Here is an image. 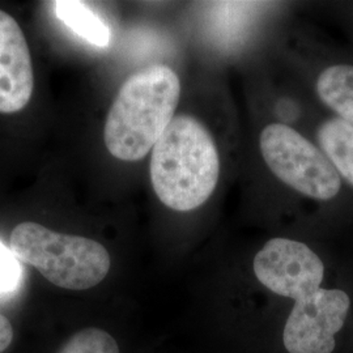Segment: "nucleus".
<instances>
[{"label": "nucleus", "instance_id": "1", "mask_svg": "<svg viewBox=\"0 0 353 353\" xmlns=\"http://www.w3.org/2000/svg\"><path fill=\"white\" fill-rule=\"evenodd\" d=\"M220 176V156L211 132L196 118H173L152 150L151 181L166 207L188 212L210 199Z\"/></svg>", "mask_w": 353, "mask_h": 353}, {"label": "nucleus", "instance_id": "2", "mask_svg": "<svg viewBox=\"0 0 353 353\" xmlns=\"http://www.w3.org/2000/svg\"><path fill=\"white\" fill-rule=\"evenodd\" d=\"M179 97V77L168 65L156 64L130 76L106 117L108 151L122 161L144 159L173 121Z\"/></svg>", "mask_w": 353, "mask_h": 353}, {"label": "nucleus", "instance_id": "3", "mask_svg": "<svg viewBox=\"0 0 353 353\" xmlns=\"http://www.w3.org/2000/svg\"><path fill=\"white\" fill-rule=\"evenodd\" d=\"M10 249L21 263L63 290H85L109 274L112 259L97 241L62 234L37 223H21L11 233Z\"/></svg>", "mask_w": 353, "mask_h": 353}, {"label": "nucleus", "instance_id": "4", "mask_svg": "<svg viewBox=\"0 0 353 353\" xmlns=\"http://www.w3.org/2000/svg\"><path fill=\"white\" fill-rule=\"evenodd\" d=\"M259 144L265 164L287 186L318 201L339 194L341 176L325 153L299 131L271 123L261 132Z\"/></svg>", "mask_w": 353, "mask_h": 353}, {"label": "nucleus", "instance_id": "5", "mask_svg": "<svg viewBox=\"0 0 353 353\" xmlns=\"http://www.w3.org/2000/svg\"><path fill=\"white\" fill-rule=\"evenodd\" d=\"M351 300L341 290H319L294 301L283 332L290 353H331L344 326Z\"/></svg>", "mask_w": 353, "mask_h": 353}, {"label": "nucleus", "instance_id": "6", "mask_svg": "<svg viewBox=\"0 0 353 353\" xmlns=\"http://www.w3.org/2000/svg\"><path fill=\"white\" fill-rule=\"evenodd\" d=\"M252 270L267 290L299 300L321 288L325 265L309 246L299 241L272 239L254 258Z\"/></svg>", "mask_w": 353, "mask_h": 353}, {"label": "nucleus", "instance_id": "7", "mask_svg": "<svg viewBox=\"0 0 353 353\" xmlns=\"http://www.w3.org/2000/svg\"><path fill=\"white\" fill-rule=\"evenodd\" d=\"M34 76L26 36L11 14L0 11V113L23 110L30 101Z\"/></svg>", "mask_w": 353, "mask_h": 353}, {"label": "nucleus", "instance_id": "8", "mask_svg": "<svg viewBox=\"0 0 353 353\" xmlns=\"http://www.w3.org/2000/svg\"><path fill=\"white\" fill-rule=\"evenodd\" d=\"M321 150L328 161L353 186V126L341 118L323 122L316 132Z\"/></svg>", "mask_w": 353, "mask_h": 353}, {"label": "nucleus", "instance_id": "9", "mask_svg": "<svg viewBox=\"0 0 353 353\" xmlns=\"http://www.w3.org/2000/svg\"><path fill=\"white\" fill-rule=\"evenodd\" d=\"M316 93L341 119L353 126V65L338 64L326 68L316 80Z\"/></svg>", "mask_w": 353, "mask_h": 353}, {"label": "nucleus", "instance_id": "10", "mask_svg": "<svg viewBox=\"0 0 353 353\" xmlns=\"http://www.w3.org/2000/svg\"><path fill=\"white\" fill-rule=\"evenodd\" d=\"M57 17L79 37L97 48H106L110 41V30L99 14L81 1H55Z\"/></svg>", "mask_w": 353, "mask_h": 353}, {"label": "nucleus", "instance_id": "11", "mask_svg": "<svg viewBox=\"0 0 353 353\" xmlns=\"http://www.w3.org/2000/svg\"><path fill=\"white\" fill-rule=\"evenodd\" d=\"M58 353H119V347L109 332L89 327L76 332Z\"/></svg>", "mask_w": 353, "mask_h": 353}, {"label": "nucleus", "instance_id": "12", "mask_svg": "<svg viewBox=\"0 0 353 353\" xmlns=\"http://www.w3.org/2000/svg\"><path fill=\"white\" fill-rule=\"evenodd\" d=\"M23 275L21 262L0 241V303H8L17 296L23 284Z\"/></svg>", "mask_w": 353, "mask_h": 353}, {"label": "nucleus", "instance_id": "13", "mask_svg": "<svg viewBox=\"0 0 353 353\" xmlns=\"http://www.w3.org/2000/svg\"><path fill=\"white\" fill-rule=\"evenodd\" d=\"M13 328L10 319L0 314V353L4 352L12 343Z\"/></svg>", "mask_w": 353, "mask_h": 353}]
</instances>
